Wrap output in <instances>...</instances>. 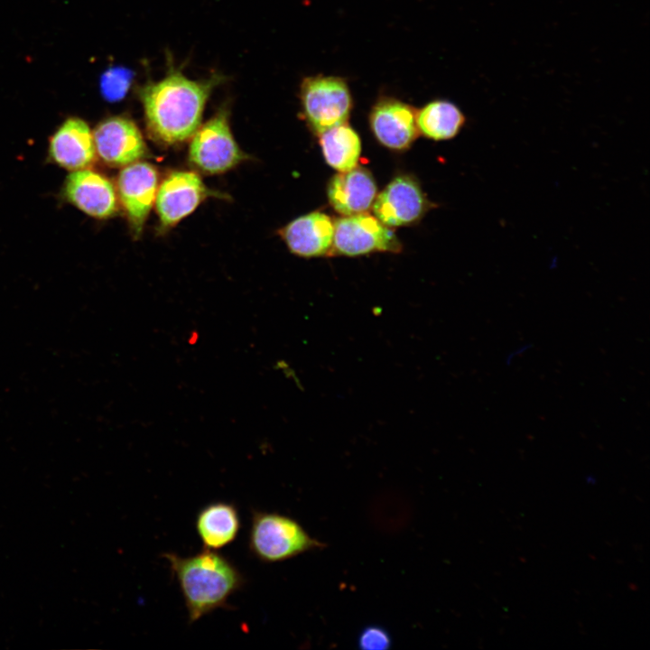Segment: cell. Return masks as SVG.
I'll return each instance as SVG.
<instances>
[{"label": "cell", "instance_id": "6da1fadb", "mask_svg": "<svg viewBox=\"0 0 650 650\" xmlns=\"http://www.w3.org/2000/svg\"><path fill=\"white\" fill-rule=\"evenodd\" d=\"M222 77L192 80L174 69L158 81L138 88L149 131L159 141L172 144L191 137L200 127L206 102Z\"/></svg>", "mask_w": 650, "mask_h": 650}, {"label": "cell", "instance_id": "7a4b0ae2", "mask_svg": "<svg viewBox=\"0 0 650 650\" xmlns=\"http://www.w3.org/2000/svg\"><path fill=\"white\" fill-rule=\"evenodd\" d=\"M177 580L189 623L218 609L228 608V599L246 580L238 568L216 550L206 549L182 557L175 552L162 555Z\"/></svg>", "mask_w": 650, "mask_h": 650}, {"label": "cell", "instance_id": "3957f363", "mask_svg": "<svg viewBox=\"0 0 650 650\" xmlns=\"http://www.w3.org/2000/svg\"><path fill=\"white\" fill-rule=\"evenodd\" d=\"M326 546V543L312 537L296 519L287 515L252 511L248 548L263 562H284Z\"/></svg>", "mask_w": 650, "mask_h": 650}, {"label": "cell", "instance_id": "277c9868", "mask_svg": "<svg viewBox=\"0 0 650 650\" xmlns=\"http://www.w3.org/2000/svg\"><path fill=\"white\" fill-rule=\"evenodd\" d=\"M300 98L303 116L318 135L346 123L352 98L344 79L331 75H314L302 79Z\"/></svg>", "mask_w": 650, "mask_h": 650}, {"label": "cell", "instance_id": "5b68a950", "mask_svg": "<svg viewBox=\"0 0 650 650\" xmlns=\"http://www.w3.org/2000/svg\"><path fill=\"white\" fill-rule=\"evenodd\" d=\"M189 157L197 168L211 174L225 172L245 160L246 156L231 133L226 109L193 134Z\"/></svg>", "mask_w": 650, "mask_h": 650}, {"label": "cell", "instance_id": "8992f818", "mask_svg": "<svg viewBox=\"0 0 650 650\" xmlns=\"http://www.w3.org/2000/svg\"><path fill=\"white\" fill-rule=\"evenodd\" d=\"M332 247L345 255L401 250L395 233L376 217L362 212L345 216L334 223Z\"/></svg>", "mask_w": 650, "mask_h": 650}, {"label": "cell", "instance_id": "52a82bcc", "mask_svg": "<svg viewBox=\"0 0 650 650\" xmlns=\"http://www.w3.org/2000/svg\"><path fill=\"white\" fill-rule=\"evenodd\" d=\"M93 137L96 153L111 166H126L147 153L140 130L124 116H111L99 123Z\"/></svg>", "mask_w": 650, "mask_h": 650}, {"label": "cell", "instance_id": "ba28073f", "mask_svg": "<svg viewBox=\"0 0 650 650\" xmlns=\"http://www.w3.org/2000/svg\"><path fill=\"white\" fill-rule=\"evenodd\" d=\"M209 195L210 191L195 172H172L156 193L154 202L161 224L166 228L176 225Z\"/></svg>", "mask_w": 650, "mask_h": 650}, {"label": "cell", "instance_id": "9c48e42d", "mask_svg": "<svg viewBox=\"0 0 650 650\" xmlns=\"http://www.w3.org/2000/svg\"><path fill=\"white\" fill-rule=\"evenodd\" d=\"M158 177L154 167L135 162L126 165L117 178L119 199L135 236H139L155 201Z\"/></svg>", "mask_w": 650, "mask_h": 650}, {"label": "cell", "instance_id": "30bf717a", "mask_svg": "<svg viewBox=\"0 0 650 650\" xmlns=\"http://www.w3.org/2000/svg\"><path fill=\"white\" fill-rule=\"evenodd\" d=\"M426 204L419 184L413 178L401 175L376 197L372 209L384 225L400 227L417 221L424 213Z\"/></svg>", "mask_w": 650, "mask_h": 650}, {"label": "cell", "instance_id": "8fae6325", "mask_svg": "<svg viewBox=\"0 0 650 650\" xmlns=\"http://www.w3.org/2000/svg\"><path fill=\"white\" fill-rule=\"evenodd\" d=\"M369 122L376 139L394 150L407 148L419 132L415 109L390 97L377 100L370 112Z\"/></svg>", "mask_w": 650, "mask_h": 650}, {"label": "cell", "instance_id": "7c38bea8", "mask_svg": "<svg viewBox=\"0 0 650 650\" xmlns=\"http://www.w3.org/2000/svg\"><path fill=\"white\" fill-rule=\"evenodd\" d=\"M64 194L68 201L94 218H108L116 211L114 186L92 170L73 171L66 179Z\"/></svg>", "mask_w": 650, "mask_h": 650}, {"label": "cell", "instance_id": "4fadbf2b", "mask_svg": "<svg viewBox=\"0 0 650 650\" xmlns=\"http://www.w3.org/2000/svg\"><path fill=\"white\" fill-rule=\"evenodd\" d=\"M50 154L60 166L80 170L90 165L96 156L93 135L88 124L80 118H68L50 141Z\"/></svg>", "mask_w": 650, "mask_h": 650}, {"label": "cell", "instance_id": "5bb4252c", "mask_svg": "<svg viewBox=\"0 0 650 650\" xmlns=\"http://www.w3.org/2000/svg\"><path fill=\"white\" fill-rule=\"evenodd\" d=\"M376 196V186L371 173L360 167L334 175L328 185L331 207L344 216L366 212Z\"/></svg>", "mask_w": 650, "mask_h": 650}, {"label": "cell", "instance_id": "9a60e30c", "mask_svg": "<svg viewBox=\"0 0 650 650\" xmlns=\"http://www.w3.org/2000/svg\"><path fill=\"white\" fill-rule=\"evenodd\" d=\"M333 234L334 223L321 212H311L295 218L281 230L290 251L304 257L329 253L332 247Z\"/></svg>", "mask_w": 650, "mask_h": 650}, {"label": "cell", "instance_id": "2e32d148", "mask_svg": "<svg viewBox=\"0 0 650 650\" xmlns=\"http://www.w3.org/2000/svg\"><path fill=\"white\" fill-rule=\"evenodd\" d=\"M241 528L237 506L215 501L201 507L195 519V529L204 548L219 550L233 543Z\"/></svg>", "mask_w": 650, "mask_h": 650}, {"label": "cell", "instance_id": "e0dca14e", "mask_svg": "<svg viewBox=\"0 0 650 650\" xmlns=\"http://www.w3.org/2000/svg\"><path fill=\"white\" fill-rule=\"evenodd\" d=\"M466 123V116L454 103L433 100L416 112L418 130L433 140H448L455 137Z\"/></svg>", "mask_w": 650, "mask_h": 650}, {"label": "cell", "instance_id": "ac0fdd59", "mask_svg": "<svg viewBox=\"0 0 650 650\" xmlns=\"http://www.w3.org/2000/svg\"><path fill=\"white\" fill-rule=\"evenodd\" d=\"M320 135V144L327 163L339 172H347L358 164L361 143L358 134L346 123L331 127Z\"/></svg>", "mask_w": 650, "mask_h": 650}, {"label": "cell", "instance_id": "d6986e66", "mask_svg": "<svg viewBox=\"0 0 650 650\" xmlns=\"http://www.w3.org/2000/svg\"><path fill=\"white\" fill-rule=\"evenodd\" d=\"M357 645L360 650H388L393 645V638L385 627L367 625L359 631Z\"/></svg>", "mask_w": 650, "mask_h": 650}, {"label": "cell", "instance_id": "ffe728a7", "mask_svg": "<svg viewBox=\"0 0 650 650\" xmlns=\"http://www.w3.org/2000/svg\"><path fill=\"white\" fill-rule=\"evenodd\" d=\"M131 82L128 71H109L103 79L102 91L107 99L116 101L121 99L126 93Z\"/></svg>", "mask_w": 650, "mask_h": 650}, {"label": "cell", "instance_id": "44dd1931", "mask_svg": "<svg viewBox=\"0 0 650 650\" xmlns=\"http://www.w3.org/2000/svg\"><path fill=\"white\" fill-rule=\"evenodd\" d=\"M527 348H528L527 346H522V347H520L518 349H516L515 351H513V352L508 356L506 361H507V362H508V361H511L513 358H515L516 356H518V355H520L521 353H523L524 351H525Z\"/></svg>", "mask_w": 650, "mask_h": 650}]
</instances>
